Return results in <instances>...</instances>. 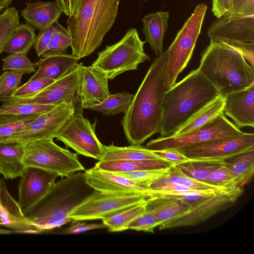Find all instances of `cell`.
<instances>
[{"mask_svg": "<svg viewBox=\"0 0 254 254\" xmlns=\"http://www.w3.org/2000/svg\"><path fill=\"white\" fill-rule=\"evenodd\" d=\"M167 62L165 51L154 60L125 113L122 124L130 144L141 145L159 133Z\"/></svg>", "mask_w": 254, "mask_h": 254, "instance_id": "1", "label": "cell"}, {"mask_svg": "<svg viewBox=\"0 0 254 254\" xmlns=\"http://www.w3.org/2000/svg\"><path fill=\"white\" fill-rule=\"evenodd\" d=\"M79 171L55 182L46 194L24 214L42 233L72 221L70 213L95 191Z\"/></svg>", "mask_w": 254, "mask_h": 254, "instance_id": "2", "label": "cell"}, {"mask_svg": "<svg viewBox=\"0 0 254 254\" xmlns=\"http://www.w3.org/2000/svg\"><path fill=\"white\" fill-rule=\"evenodd\" d=\"M219 95L198 68L192 70L165 93L159 133L172 135Z\"/></svg>", "mask_w": 254, "mask_h": 254, "instance_id": "3", "label": "cell"}, {"mask_svg": "<svg viewBox=\"0 0 254 254\" xmlns=\"http://www.w3.org/2000/svg\"><path fill=\"white\" fill-rule=\"evenodd\" d=\"M120 1L78 0L74 13L67 20L72 55L80 60L100 47L115 23Z\"/></svg>", "mask_w": 254, "mask_h": 254, "instance_id": "4", "label": "cell"}, {"mask_svg": "<svg viewBox=\"0 0 254 254\" xmlns=\"http://www.w3.org/2000/svg\"><path fill=\"white\" fill-rule=\"evenodd\" d=\"M197 68L223 97L254 84V67L240 51L220 42L210 40Z\"/></svg>", "mask_w": 254, "mask_h": 254, "instance_id": "5", "label": "cell"}, {"mask_svg": "<svg viewBox=\"0 0 254 254\" xmlns=\"http://www.w3.org/2000/svg\"><path fill=\"white\" fill-rule=\"evenodd\" d=\"M145 42L141 40L135 28L130 29L117 43L99 52L91 65L109 79L126 71L136 70L139 64L150 60L144 51Z\"/></svg>", "mask_w": 254, "mask_h": 254, "instance_id": "6", "label": "cell"}, {"mask_svg": "<svg viewBox=\"0 0 254 254\" xmlns=\"http://www.w3.org/2000/svg\"><path fill=\"white\" fill-rule=\"evenodd\" d=\"M207 9L206 4H197L165 51L167 57L165 84L167 91L176 83L192 57Z\"/></svg>", "mask_w": 254, "mask_h": 254, "instance_id": "7", "label": "cell"}, {"mask_svg": "<svg viewBox=\"0 0 254 254\" xmlns=\"http://www.w3.org/2000/svg\"><path fill=\"white\" fill-rule=\"evenodd\" d=\"M24 148L23 161L26 167L39 168L62 178L84 170L77 153L59 146L53 139L29 142L24 144Z\"/></svg>", "mask_w": 254, "mask_h": 254, "instance_id": "8", "label": "cell"}, {"mask_svg": "<svg viewBox=\"0 0 254 254\" xmlns=\"http://www.w3.org/2000/svg\"><path fill=\"white\" fill-rule=\"evenodd\" d=\"M207 35L240 51L254 67V15L226 14L210 25Z\"/></svg>", "mask_w": 254, "mask_h": 254, "instance_id": "9", "label": "cell"}, {"mask_svg": "<svg viewBox=\"0 0 254 254\" xmlns=\"http://www.w3.org/2000/svg\"><path fill=\"white\" fill-rule=\"evenodd\" d=\"M244 133L222 113L192 132L180 136H160L150 140L146 147L152 150L179 149L216 140L235 138Z\"/></svg>", "mask_w": 254, "mask_h": 254, "instance_id": "10", "label": "cell"}, {"mask_svg": "<svg viewBox=\"0 0 254 254\" xmlns=\"http://www.w3.org/2000/svg\"><path fill=\"white\" fill-rule=\"evenodd\" d=\"M82 63L64 77L34 95L24 97H1L2 103L17 102L57 106L65 103L72 104L75 111L82 112L80 106L79 88L80 68Z\"/></svg>", "mask_w": 254, "mask_h": 254, "instance_id": "11", "label": "cell"}, {"mask_svg": "<svg viewBox=\"0 0 254 254\" xmlns=\"http://www.w3.org/2000/svg\"><path fill=\"white\" fill-rule=\"evenodd\" d=\"M138 193L110 192L95 190L69 215L72 221L103 219L144 200Z\"/></svg>", "mask_w": 254, "mask_h": 254, "instance_id": "12", "label": "cell"}, {"mask_svg": "<svg viewBox=\"0 0 254 254\" xmlns=\"http://www.w3.org/2000/svg\"><path fill=\"white\" fill-rule=\"evenodd\" d=\"M96 125L85 118L82 112L75 111L56 138L77 154L100 161L104 145L96 135Z\"/></svg>", "mask_w": 254, "mask_h": 254, "instance_id": "13", "label": "cell"}, {"mask_svg": "<svg viewBox=\"0 0 254 254\" xmlns=\"http://www.w3.org/2000/svg\"><path fill=\"white\" fill-rule=\"evenodd\" d=\"M75 111L74 107L70 104L63 103L55 106L1 141L24 144L42 139H54Z\"/></svg>", "mask_w": 254, "mask_h": 254, "instance_id": "14", "label": "cell"}, {"mask_svg": "<svg viewBox=\"0 0 254 254\" xmlns=\"http://www.w3.org/2000/svg\"><path fill=\"white\" fill-rule=\"evenodd\" d=\"M253 149L254 134L244 132L237 137L216 140L177 149L190 160L225 162Z\"/></svg>", "mask_w": 254, "mask_h": 254, "instance_id": "15", "label": "cell"}, {"mask_svg": "<svg viewBox=\"0 0 254 254\" xmlns=\"http://www.w3.org/2000/svg\"><path fill=\"white\" fill-rule=\"evenodd\" d=\"M243 189L220 191L195 206L188 212L161 224L160 230L197 225L233 205L242 193Z\"/></svg>", "mask_w": 254, "mask_h": 254, "instance_id": "16", "label": "cell"}, {"mask_svg": "<svg viewBox=\"0 0 254 254\" xmlns=\"http://www.w3.org/2000/svg\"><path fill=\"white\" fill-rule=\"evenodd\" d=\"M58 177L39 168H26L18 186L17 202L23 213L46 194Z\"/></svg>", "mask_w": 254, "mask_h": 254, "instance_id": "17", "label": "cell"}, {"mask_svg": "<svg viewBox=\"0 0 254 254\" xmlns=\"http://www.w3.org/2000/svg\"><path fill=\"white\" fill-rule=\"evenodd\" d=\"M87 184L94 190L110 192L138 193L148 196L151 189L117 173L94 166L84 171Z\"/></svg>", "mask_w": 254, "mask_h": 254, "instance_id": "18", "label": "cell"}, {"mask_svg": "<svg viewBox=\"0 0 254 254\" xmlns=\"http://www.w3.org/2000/svg\"><path fill=\"white\" fill-rule=\"evenodd\" d=\"M0 225L16 233H41L26 217L17 201L12 196L3 179H0Z\"/></svg>", "mask_w": 254, "mask_h": 254, "instance_id": "19", "label": "cell"}, {"mask_svg": "<svg viewBox=\"0 0 254 254\" xmlns=\"http://www.w3.org/2000/svg\"><path fill=\"white\" fill-rule=\"evenodd\" d=\"M109 79L95 67L83 64L80 68L79 97L81 108L88 109L110 94Z\"/></svg>", "mask_w": 254, "mask_h": 254, "instance_id": "20", "label": "cell"}, {"mask_svg": "<svg viewBox=\"0 0 254 254\" xmlns=\"http://www.w3.org/2000/svg\"><path fill=\"white\" fill-rule=\"evenodd\" d=\"M239 128L254 127V84L224 97L223 110Z\"/></svg>", "mask_w": 254, "mask_h": 254, "instance_id": "21", "label": "cell"}, {"mask_svg": "<svg viewBox=\"0 0 254 254\" xmlns=\"http://www.w3.org/2000/svg\"><path fill=\"white\" fill-rule=\"evenodd\" d=\"M79 60L72 54L51 55L35 63L37 70L30 80L47 78L58 80L71 71Z\"/></svg>", "mask_w": 254, "mask_h": 254, "instance_id": "22", "label": "cell"}, {"mask_svg": "<svg viewBox=\"0 0 254 254\" xmlns=\"http://www.w3.org/2000/svg\"><path fill=\"white\" fill-rule=\"evenodd\" d=\"M63 11L56 1L38 0L26 3L21 14L31 25L39 30L48 28L58 22Z\"/></svg>", "mask_w": 254, "mask_h": 254, "instance_id": "23", "label": "cell"}, {"mask_svg": "<svg viewBox=\"0 0 254 254\" xmlns=\"http://www.w3.org/2000/svg\"><path fill=\"white\" fill-rule=\"evenodd\" d=\"M24 144L0 141V174L4 179L20 177L26 166L24 163Z\"/></svg>", "mask_w": 254, "mask_h": 254, "instance_id": "24", "label": "cell"}, {"mask_svg": "<svg viewBox=\"0 0 254 254\" xmlns=\"http://www.w3.org/2000/svg\"><path fill=\"white\" fill-rule=\"evenodd\" d=\"M169 11L150 13L142 18V32L151 48L157 56L163 53V41L168 27Z\"/></svg>", "mask_w": 254, "mask_h": 254, "instance_id": "25", "label": "cell"}, {"mask_svg": "<svg viewBox=\"0 0 254 254\" xmlns=\"http://www.w3.org/2000/svg\"><path fill=\"white\" fill-rule=\"evenodd\" d=\"M224 97L220 95L204 107L171 136H180L192 132L223 113Z\"/></svg>", "mask_w": 254, "mask_h": 254, "instance_id": "26", "label": "cell"}, {"mask_svg": "<svg viewBox=\"0 0 254 254\" xmlns=\"http://www.w3.org/2000/svg\"><path fill=\"white\" fill-rule=\"evenodd\" d=\"M95 166L103 170L119 173L165 168L172 165L163 160H100Z\"/></svg>", "mask_w": 254, "mask_h": 254, "instance_id": "27", "label": "cell"}, {"mask_svg": "<svg viewBox=\"0 0 254 254\" xmlns=\"http://www.w3.org/2000/svg\"><path fill=\"white\" fill-rule=\"evenodd\" d=\"M162 160L146 147L141 145L117 146L113 144L104 145L101 160Z\"/></svg>", "mask_w": 254, "mask_h": 254, "instance_id": "28", "label": "cell"}, {"mask_svg": "<svg viewBox=\"0 0 254 254\" xmlns=\"http://www.w3.org/2000/svg\"><path fill=\"white\" fill-rule=\"evenodd\" d=\"M191 206L186 202L173 199H146V210L152 211L161 224L188 212Z\"/></svg>", "mask_w": 254, "mask_h": 254, "instance_id": "29", "label": "cell"}, {"mask_svg": "<svg viewBox=\"0 0 254 254\" xmlns=\"http://www.w3.org/2000/svg\"><path fill=\"white\" fill-rule=\"evenodd\" d=\"M226 161L227 167L235 177L239 187L243 188L252 179L254 173V149L242 152Z\"/></svg>", "mask_w": 254, "mask_h": 254, "instance_id": "30", "label": "cell"}, {"mask_svg": "<svg viewBox=\"0 0 254 254\" xmlns=\"http://www.w3.org/2000/svg\"><path fill=\"white\" fill-rule=\"evenodd\" d=\"M146 210V200L124 209L102 219L109 232H121L128 229L129 224Z\"/></svg>", "mask_w": 254, "mask_h": 254, "instance_id": "31", "label": "cell"}, {"mask_svg": "<svg viewBox=\"0 0 254 254\" xmlns=\"http://www.w3.org/2000/svg\"><path fill=\"white\" fill-rule=\"evenodd\" d=\"M36 35L31 25L19 24L13 31L3 52L8 54L23 52L27 54L34 46Z\"/></svg>", "mask_w": 254, "mask_h": 254, "instance_id": "32", "label": "cell"}, {"mask_svg": "<svg viewBox=\"0 0 254 254\" xmlns=\"http://www.w3.org/2000/svg\"><path fill=\"white\" fill-rule=\"evenodd\" d=\"M225 162L189 160L186 162L172 166V168L184 176L203 182Z\"/></svg>", "mask_w": 254, "mask_h": 254, "instance_id": "33", "label": "cell"}, {"mask_svg": "<svg viewBox=\"0 0 254 254\" xmlns=\"http://www.w3.org/2000/svg\"><path fill=\"white\" fill-rule=\"evenodd\" d=\"M133 94L129 92H118L110 94L101 102L92 105L88 109L102 113L105 115L125 113L128 109Z\"/></svg>", "mask_w": 254, "mask_h": 254, "instance_id": "34", "label": "cell"}, {"mask_svg": "<svg viewBox=\"0 0 254 254\" xmlns=\"http://www.w3.org/2000/svg\"><path fill=\"white\" fill-rule=\"evenodd\" d=\"M155 180L158 182L169 183L202 190L215 189L218 190L231 191L242 189L239 188L233 189L226 188L208 184L202 181H197L175 171L172 168V166L168 174Z\"/></svg>", "mask_w": 254, "mask_h": 254, "instance_id": "35", "label": "cell"}, {"mask_svg": "<svg viewBox=\"0 0 254 254\" xmlns=\"http://www.w3.org/2000/svg\"><path fill=\"white\" fill-rule=\"evenodd\" d=\"M39 115L0 116V141L21 130Z\"/></svg>", "mask_w": 254, "mask_h": 254, "instance_id": "36", "label": "cell"}, {"mask_svg": "<svg viewBox=\"0 0 254 254\" xmlns=\"http://www.w3.org/2000/svg\"><path fill=\"white\" fill-rule=\"evenodd\" d=\"M19 24L18 12L14 7L7 8L0 13V54Z\"/></svg>", "mask_w": 254, "mask_h": 254, "instance_id": "37", "label": "cell"}, {"mask_svg": "<svg viewBox=\"0 0 254 254\" xmlns=\"http://www.w3.org/2000/svg\"><path fill=\"white\" fill-rule=\"evenodd\" d=\"M55 106L34 103H3L0 106V116L41 114L49 111Z\"/></svg>", "mask_w": 254, "mask_h": 254, "instance_id": "38", "label": "cell"}, {"mask_svg": "<svg viewBox=\"0 0 254 254\" xmlns=\"http://www.w3.org/2000/svg\"><path fill=\"white\" fill-rule=\"evenodd\" d=\"M72 43V37L67 28H64L58 22V28L54 34L47 49L42 57L65 54Z\"/></svg>", "mask_w": 254, "mask_h": 254, "instance_id": "39", "label": "cell"}, {"mask_svg": "<svg viewBox=\"0 0 254 254\" xmlns=\"http://www.w3.org/2000/svg\"><path fill=\"white\" fill-rule=\"evenodd\" d=\"M2 70H12L23 74L36 71V66L27 57L26 54L18 52L10 54L2 60Z\"/></svg>", "mask_w": 254, "mask_h": 254, "instance_id": "40", "label": "cell"}, {"mask_svg": "<svg viewBox=\"0 0 254 254\" xmlns=\"http://www.w3.org/2000/svg\"><path fill=\"white\" fill-rule=\"evenodd\" d=\"M203 182L226 188H240L238 185L235 177L224 164L210 174Z\"/></svg>", "mask_w": 254, "mask_h": 254, "instance_id": "41", "label": "cell"}, {"mask_svg": "<svg viewBox=\"0 0 254 254\" xmlns=\"http://www.w3.org/2000/svg\"><path fill=\"white\" fill-rule=\"evenodd\" d=\"M171 167L117 173L148 187V185L154 180L168 174Z\"/></svg>", "mask_w": 254, "mask_h": 254, "instance_id": "42", "label": "cell"}, {"mask_svg": "<svg viewBox=\"0 0 254 254\" xmlns=\"http://www.w3.org/2000/svg\"><path fill=\"white\" fill-rule=\"evenodd\" d=\"M23 73L5 70L0 75V97L11 96L19 86Z\"/></svg>", "mask_w": 254, "mask_h": 254, "instance_id": "43", "label": "cell"}, {"mask_svg": "<svg viewBox=\"0 0 254 254\" xmlns=\"http://www.w3.org/2000/svg\"><path fill=\"white\" fill-rule=\"evenodd\" d=\"M160 224L156 215L152 211L146 210L144 213L129 224L128 229L153 233L154 229Z\"/></svg>", "mask_w": 254, "mask_h": 254, "instance_id": "44", "label": "cell"}, {"mask_svg": "<svg viewBox=\"0 0 254 254\" xmlns=\"http://www.w3.org/2000/svg\"><path fill=\"white\" fill-rule=\"evenodd\" d=\"M55 80L52 79L39 78L29 80L22 85L19 86L12 97H24L34 95L40 92Z\"/></svg>", "mask_w": 254, "mask_h": 254, "instance_id": "45", "label": "cell"}, {"mask_svg": "<svg viewBox=\"0 0 254 254\" xmlns=\"http://www.w3.org/2000/svg\"><path fill=\"white\" fill-rule=\"evenodd\" d=\"M58 28V22L43 30H40L36 38L34 47L38 57L42 56L47 49L53 36Z\"/></svg>", "mask_w": 254, "mask_h": 254, "instance_id": "46", "label": "cell"}, {"mask_svg": "<svg viewBox=\"0 0 254 254\" xmlns=\"http://www.w3.org/2000/svg\"><path fill=\"white\" fill-rule=\"evenodd\" d=\"M152 151L159 158L168 162L172 166L186 162L189 160L185 155L176 148H169L154 150Z\"/></svg>", "mask_w": 254, "mask_h": 254, "instance_id": "47", "label": "cell"}, {"mask_svg": "<svg viewBox=\"0 0 254 254\" xmlns=\"http://www.w3.org/2000/svg\"><path fill=\"white\" fill-rule=\"evenodd\" d=\"M230 14L254 15V0H231Z\"/></svg>", "mask_w": 254, "mask_h": 254, "instance_id": "48", "label": "cell"}, {"mask_svg": "<svg viewBox=\"0 0 254 254\" xmlns=\"http://www.w3.org/2000/svg\"><path fill=\"white\" fill-rule=\"evenodd\" d=\"M69 226L65 228L62 232L64 234H76L84 232L104 228L105 225L102 223H87L81 221H72Z\"/></svg>", "mask_w": 254, "mask_h": 254, "instance_id": "49", "label": "cell"}, {"mask_svg": "<svg viewBox=\"0 0 254 254\" xmlns=\"http://www.w3.org/2000/svg\"><path fill=\"white\" fill-rule=\"evenodd\" d=\"M231 8V0H212V11L217 18L229 14Z\"/></svg>", "mask_w": 254, "mask_h": 254, "instance_id": "50", "label": "cell"}, {"mask_svg": "<svg viewBox=\"0 0 254 254\" xmlns=\"http://www.w3.org/2000/svg\"><path fill=\"white\" fill-rule=\"evenodd\" d=\"M56 2L62 9L63 13L69 16V0H56Z\"/></svg>", "mask_w": 254, "mask_h": 254, "instance_id": "51", "label": "cell"}, {"mask_svg": "<svg viewBox=\"0 0 254 254\" xmlns=\"http://www.w3.org/2000/svg\"><path fill=\"white\" fill-rule=\"evenodd\" d=\"M78 0H69V16H71L75 12Z\"/></svg>", "mask_w": 254, "mask_h": 254, "instance_id": "52", "label": "cell"}, {"mask_svg": "<svg viewBox=\"0 0 254 254\" xmlns=\"http://www.w3.org/2000/svg\"><path fill=\"white\" fill-rule=\"evenodd\" d=\"M13 0H0V7L4 9L7 7Z\"/></svg>", "mask_w": 254, "mask_h": 254, "instance_id": "53", "label": "cell"}, {"mask_svg": "<svg viewBox=\"0 0 254 254\" xmlns=\"http://www.w3.org/2000/svg\"><path fill=\"white\" fill-rule=\"evenodd\" d=\"M16 233L11 230H5L0 228V234H10Z\"/></svg>", "mask_w": 254, "mask_h": 254, "instance_id": "54", "label": "cell"}, {"mask_svg": "<svg viewBox=\"0 0 254 254\" xmlns=\"http://www.w3.org/2000/svg\"><path fill=\"white\" fill-rule=\"evenodd\" d=\"M3 9L1 7H0V12L2 11Z\"/></svg>", "mask_w": 254, "mask_h": 254, "instance_id": "55", "label": "cell"}, {"mask_svg": "<svg viewBox=\"0 0 254 254\" xmlns=\"http://www.w3.org/2000/svg\"></svg>", "mask_w": 254, "mask_h": 254, "instance_id": "56", "label": "cell"}]
</instances>
